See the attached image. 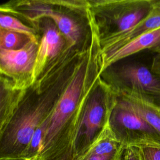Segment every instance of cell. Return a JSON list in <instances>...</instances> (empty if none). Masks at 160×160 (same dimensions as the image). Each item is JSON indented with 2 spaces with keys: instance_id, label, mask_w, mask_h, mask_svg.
<instances>
[{
  "instance_id": "obj_1",
  "label": "cell",
  "mask_w": 160,
  "mask_h": 160,
  "mask_svg": "<svg viewBox=\"0 0 160 160\" xmlns=\"http://www.w3.org/2000/svg\"><path fill=\"white\" fill-rule=\"evenodd\" d=\"M53 98L49 92L1 131L0 160H21L35 131L52 111V102L58 101Z\"/></svg>"
},
{
  "instance_id": "obj_2",
  "label": "cell",
  "mask_w": 160,
  "mask_h": 160,
  "mask_svg": "<svg viewBox=\"0 0 160 160\" xmlns=\"http://www.w3.org/2000/svg\"><path fill=\"white\" fill-rule=\"evenodd\" d=\"M104 114L102 94L97 90L86 102L72 147L74 156L83 153L98 137L106 121L103 120Z\"/></svg>"
},
{
  "instance_id": "obj_3",
  "label": "cell",
  "mask_w": 160,
  "mask_h": 160,
  "mask_svg": "<svg viewBox=\"0 0 160 160\" xmlns=\"http://www.w3.org/2000/svg\"><path fill=\"white\" fill-rule=\"evenodd\" d=\"M16 6L12 11L21 14L30 21H36L42 18L52 19L70 47L78 42L81 36V29L78 22L63 13L54 11L44 1H21Z\"/></svg>"
},
{
  "instance_id": "obj_4",
  "label": "cell",
  "mask_w": 160,
  "mask_h": 160,
  "mask_svg": "<svg viewBox=\"0 0 160 160\" xmlns=\"http://www.w3.org/2000/svg\"><path fill=\"white\" fill-rule=\"evenodd\" d=\"M39 43L36 38H31L22 48L15 50L0 49V65L2 74L18 80L16 88L19 89L20 78L28 76L32 83Z\"/></svg>"
},
{
  "instance_id": "obj_5",
  "label": "cell",
  "mask_w": 160,
  "mask_h": 160,
  "mask_svg": "<svg viewBox=\"0 0 160 160\" xmlns=\"http://www.w3.org/2000/svg\"><path fill=\"white\" fill-rule=\"evenodd\" d=\"M119 76L127 88L160 106V76L144 66L131 64L121 68Z\"/></svg>"
},
{
  "instance_id": "obj_6",
  "label": "cell",
  "mask_w": 160,
  "mask_h": 160,
  "mask_svg": "<svg viewBox=\"0 0 160 160\" xmlns=\"http://www.w3.org/2000/svg\"><path fill=\"white\" fill-rule=\"evenodd\" d=\"M124 148L112 131L109 113L93 142L79 156L72 155L71 160H119Z\"/></svg>"
},
{
  "instance_id": "obj_7",
  "label": "cell",
  "mask_w": 160,
  "mask_h": 160,
  "mask_svg": "<svg viewBox=\"0 0 160 160\" xmlns=\"http://www.w3.org/2000/svg\"><path fill=\"white\" fill-rule=\"evenodd\" d=\"M62 36L54 22H46L42 29V36L39 43L32 76V84L35 82L47 63L60 52L64 42Z\"/></svg>"
},
{
  "instance_id": "obj_8",
  "label": "cell",
  "mask_w": 160,
  "mask_h": 160,
  "mask_svg": "<svg viewBox=\"0 0 160 160\" xmlns=\"http://www.w3.org/2000/svg\"><path fill=\"white\" fill-rule=\"evenodd\" d=\"M145 49L160 54V28L145 32L118 49L104 54L101 71L124 58Z\"/></svg>"
},
{
  "instance_id": "obj_9",
  "label": "cell",
  "mask_w": 160,
  "mask_h": 160,
  "mask_svg": "<svg viewBox=\"0 0 160 160\" xmlns=\"http://www.w3.org/2000/svg\"><path fill=\"white\" fill-rule=\"evenodd\" d=\"M160 28V8L153 5L150 14L135 27L122 34L110 33L100 40L102 55L113 51L138 36Z\"/></svg>"
},
{
  "instance_id": "obj_10",
  "label": "cell",
  "mask_w": 160,
  "mask_h": 160,
  "mask_svg": "<svg viewBox=\"0 0 160 160\" xmlns=\"http://www.w3.org/2000/svg\"><path fill=\"white\" fill-rule=\"evenodd\" d=\"M118 13L113 19L117 29L111 33L122 34L135 27L151 12L153 0H136L119 2Z\"/></svg>"
},
{
  "instance_id": "obj_11",
  "label": "cell",
  "mask_w": 160,
  "mask_h": 160,
  "mask_svg": "<svg viewBox=\"0 0 160 160\" xmlns=\"http://www.w3.org/2000/svg\"><path fill=\"white\" fill-rule=\"evenodd\" d=\"M121 95V101L118 107L136 113L160 134L159 106L125 88L122 89Z\"/></svg>"
},
{
  "instance_id": "obj_12",
  "label": "cell",
  "mask_w": 160,
  "mask_h": 160,
  "mask_svg": "<svg viewBox=\"0 0 160 160\" xmlns=\"http://www.w3.org/2000/svg\"><path fill=\"white\" fill-rule=\"evenodd\" d=\"M30 39L29 37L24 34L1 29L0 49L15 50L19 49L27 43Z\"/></svg>"
},
{
  "instance_id": "obj_13",
  "label": "cell",
  "mask_w": 160,
  "mask_h": 160,
  "mask_svg": "<svg viewBox=\"0 0 160 160\" xmlns=\"http://www.w3.org/2000/svg\"><path fill=\"white\" fill-rule=\"evenodd\" d=\"M0 26L1 29L24 34L30 38H36V31L34 28L25 25L21 21L10 15L1 14Z\"/></svg>"
},
{
  "instance_id": "obj_14",
  "label": "cell",
  "mask_w": 160,
  "mask_h": 160,
  "mask_svg": "<svg viewBox=\"0 0 160 160\" xmlns=\"http://www.w3.org/2000/svg\"><path fill=\"white\" fill-rule=\"evenodd\" d=\"M139 147L143 160H160V146L144 144Z\"/></svg>"
},
{
  "instance_id": "obj_15",
  "label": "cell",
  "mask_w": 160,
  "mask_h": 160,
  "mask_svg": "<svg viewBox=\"0 0 160 160\" xmlns=\"http://www.w3.org/2000/svg\"><path fill=\"white\" fill-rule=\"evenodd\" d=\"M120 160H143L139 147L134 146L125 147Z\"/></svg>"
},
{
  "instance_id": "obj_16",
  "label": "cell",
  "mask_w": 160,
  "mask_h": 160,
  "mask_svg": "<svg viewBox=\"0 0 160 160\" xmlns=\"http://www.w3.org/2000/svg\"><path fill=\"white\" fill-rule=\"evenodd\" d=\"M151 69L153 72L160 76V54H156L153 58Z\"/></svg>"
},
{
  "instance_id": "obj_17",
  "label": "cell",
  "mask_w": 160,
  "mask_h": 160,
  "mask_svg": "<svg viewBox=\"0 0 160 160\" xmlns=\"http://www.w3.org/2000/svg\"><path fill=\"white\" fill-rule=\"evenodd\" d=\"M153 5L156 7L160 8V1H156L153 0Z\"/></svg>"
},
{
  "instance_id": "obj_18",
  "label": "cell",
  "mask_w": 160,
  "mask_h": 160,
  "mask_svg": "<svg viewBox=\"0 0 160 160\" xmlns=\"http://www.w3.org/2000/svg\"><path fill=\"white\" fill-rule=\"evenodd\" d=\"M72 155V154H71V155H69V156H68L67 158H66L65 159H62V160H70V159H71V158Z\"/></svg>"
},
{
  "instance_id": "obj_19",
  "label": "cell",
  "mask_w": 160,
  "mask_h": 160,
  "mask_svg": "<svg viewBox=\"0 0 160 160\" xmlns=\"http://www.w3.org/2000/svg\"><path fill=\"white\" fill-rule=\"evenodd\" d=\"M159 112H160V106H159Z\"/></svg>"
},
{
  "instance_id": "obj_20",
  "label": "cell",
  "mask_w": 160,
  "mask_h": 160,
  "mask_svg": "<svg viewBox=\"0 0 160 160\" xmlns=\"http://www.w3.org/2000/svg\"><path fill=\"white\" fill-rule=\"evenodd\" d=\"M119 160H120V159H119Z\"/></svg>"
}]
</instances>
